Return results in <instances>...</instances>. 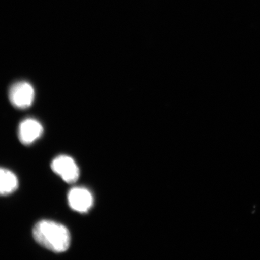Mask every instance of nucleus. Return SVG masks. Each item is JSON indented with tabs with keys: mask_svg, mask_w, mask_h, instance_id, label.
Wrapping results in <instances>:
<instances>
[{
	"mask_svg": "<svg viewBox=\"0 0 260 260\" xmlns=\"http://www.w3.org/2000/svg\"><path fill=\"white\" fill-rule=\"evenodd\" d=\"M32 237L39 245L49 251L66 252L71 245L69 230L62 224L50 220H42L32 229Z\"/></svg>",
	"mask_w": 260,
	"mask_h": 260,
	"instance_id": "obj_1",
	"label": "nucleus"
},
{
	"mask_svg": "<svg viewBox=\"0 0 260 260\" xmlns=\"http://www.w3.org/2000/svg\"><path fill=\"white\" fill-rule=\"evenodd\" d=\"M51 168L55 174L67 183L73 184L79 180L80 170L72 157L60 155L55 158L51 164Z\"/></svg>",
	"mask_w": 260,
	"mask_h": 260,
	"instance_id": "obj_2",
	"label": "nucleus"
},
{
	"mask_svg": "<svg viewBox=\"0 0 260 260\" xmlns=\"http://www.w3.org/2000/svg\"><path fill=\"white\" fill-rule=\"evenodd\" d=\"M10 102L16 108L25 109L31 106L35 99V90L30 83L25 81L16 83L9 92Z\"/></svg>",
	"mask_w": 260,
	"mask_h": 260,
	"instance_id": "obj_3",
	"label": "nucleus"
},
{
	"mask_svg": "<svg viewBox=\"0 0 260 260\" xmlns=\"http://www.w3.org/2000/svg\"><path fill=\"white\" fill-rule=\"evenodd\" d=\"M68 204L71 209L80 213L88 212L93 204V198L86 188L76 187L71 188L68 194Z\"/></svg>",
	"mask_w": 260,
	"mask_h": 260,
	"instance_id": "obj_4",
	"label": "nucleus"
},
{
	"mask_svg": "<svg viewBox=\"0 0 260 260\" xmlns=\"http://www.w3.org/2000/svg\"><path fill=\"white\" fill-rule=\"evenodd\" d=\"M43 132V126L37 120L32 118L24 119L19 126V141L24 145H30L41 137Z\"/></svg>",
	"mask_w": 260,
	"mask_h": 260,
	"instance_id": "obj_5",
	"label": "nucleus"
},
{
	"mask_svg": "<svg viewBox=\"0 0 260 260\" xmlns=\"http://www.w3.org/2000/svg\"><path fill=\"white\" fill-rule=\"evenodd\" d=\"M18 186V179L14 172L0 167V197L8 196L15 192Z\"/></svg>",
	"mask_w": 260,
	"mask_h": 260,
	"instance_id": "obj_6",
	"label": "nucleus"
}]
</instances>
